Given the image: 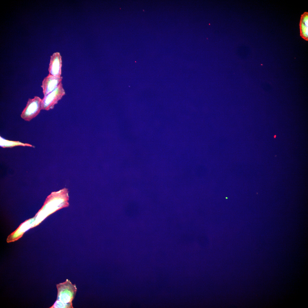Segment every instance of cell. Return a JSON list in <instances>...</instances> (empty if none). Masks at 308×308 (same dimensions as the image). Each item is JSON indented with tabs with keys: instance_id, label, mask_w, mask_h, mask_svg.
I'll return each mask as SVG.
<instances>
[{
	"instance_id": "8992f818",
	"label": "cell",
	"mask_w": 308,
	"mask_h": 308,
	"mask_svg": "<svg viewBox=\"0 0 308 308\" xmlns=\"http://www.w3.org/2000/svg\"><path fill=\"white\" fill-rule=\"evenodd\" d=\"M62 76H54L50 74L45 77L42 81L41 87L44 96L51 92L56 89L61 83Z\"/></svg>"
},
{
	"instance_id": "3957f363",
	"label": "cell",
	"mask_w": 308,
	"mask_h": 308,
	"mask_svg": "<svg viewBox=\"0 0 308 308\" xmlns=\"http://www.w3.org/2000/svg\"><path fill=\"white\" fill-rule=\"evenodd\" d=\"M42 99L37 96L29 99L21 115V118L25 121H29L35 117L42 110Z\"/></svg>"
},
{
	"instance_id": "8fae6325",
	"label": "cell",
	"mask_w": 308,
	"mask_h": 308,
	"mask_svg": "<svg viewBox=\"0 0 308 308\" xmlns=\"http://www.w3.org/2000/svg\"><path fill=\"white\" fill-rule=\"evenodd\" d=\"M276 137V135H275L274 137Z\"/></svg>"
},
{
	"instance_id": "5b68a950",
	"label": "cell",
	"mask_w": 308,
	"mask_h": 308,
	"mask_svg": "<svg viewBox=\"0 0 308 308\" xmlns=\"http://www.w3.org/2000/svg\"><path fill=\"white\" fill-rule=\"evenodd\" d=\"M35 220L34 217L21 224L15 230L8 236L7 242V243L13 242L20 238L26 231L33 228Z\"/></svg>"
},
{
	"instance_id": "52a82bcc",
	"label": "cell",
	"mask_w": 308,
	"mask_h": 308,
	"mask_svg": "<svg viewBox=\"0 0 308 308\" xmlns=\"http://www.w3.org/2000/svg\"><path fill=\"white\" fill-rule=\"evenodd\" d=\"M62 66V58L60 53L58 52L54 53L50 57L48 69L49 74L61 76Z\"/></svg>"
},
{
	"instance_id": "277c9868",
	"label": "cell",
	"mask_w": 308,
	"mask_h": 308,
	"mask_svg": "<svg viewBox=\"0 0 308 308\" xmlns=\"http://www.w3.org/2000/svg\"><path fill=\"white\" fill-rule=\"evenodd\" d=\"M65 94V91L61 83L53 91L44 96L42 101V110H48L53 109Z\"/></svg>"
},
{
	"instance_id": "30bf717a",
	"label": "cell",
	"mask_w": 308,
	"mask_h": 308,
	"mask_svg": "<svg viewBox=\"0 0 308 308\" xmlns=\"http://www.w3.org/2000/svg\"><path fill=\"white\" fill-rule=\"evenodd\" d=\"M50 308H73L72 303H64L56 300Z\"/></svg>"
},
{
	"instance_id": "9c48e42d",
	"label": "cell",
	"mask_w": 308,
	"mask_h": 308,
	"mask_svg": "<svg viewBox=\"0 0 308 308\" xmlns=\"http://www.w3.org/2000/svg\"><path fill=\"white\" fill-rule=\"evenodd\" d=\"M0 146L5 148L7 147H12L17 146H27L33 147L31 144L28 143H24L19 141H12L5 139L1 136Z\"/></svg>"
},
{
	"instance_id": "ba28073f",
	"label": "cell",
	"mask_w": 308,
	"mask_h": 308,
	"mask_svg": "<svg viewBox=\"0 0 308 308\" xmlns=\"http://www.w3.org/2000/svg\"><path fill=\"white\" fill-rule=\"evenodd\" d=\"M300 35L306 41L308 40V12L301 15L299 23Z\"/></svg>"
},
{
	"instance_id": "7a4b0ae2",
	"label": "cell",
	"mask_w": 308,
	"mask_h": 308,
	"mask_svg": "<svg viewBox=\"0 0 308 308\" xmlns=\"http://www.w3.org/2000/svg\"><path fill=\"white\" fill-rule=\"evenodd\" d=\"M58 291L57 300L64 303H72L77 291L75 284L68 279L56 285Z\"/></svg>"
},
{
	"instance_id": "6da1fadb",
	"label": "cell",
	"mask_w": 308,
	"mask_h": 308,
	"mask_svg": "<svg viewBox=\"0 0 308 308\" xmlns=\"http://www.w3.org/2000/svg\"><path fill=\"white\" fill-rule=\"evenodd\" d=\"M67 189L64 188L56 192H52L48 196L42 208L34 217L33 228L38 225L50 214L69 205Z\"/></svg>"
}]
</instances>
